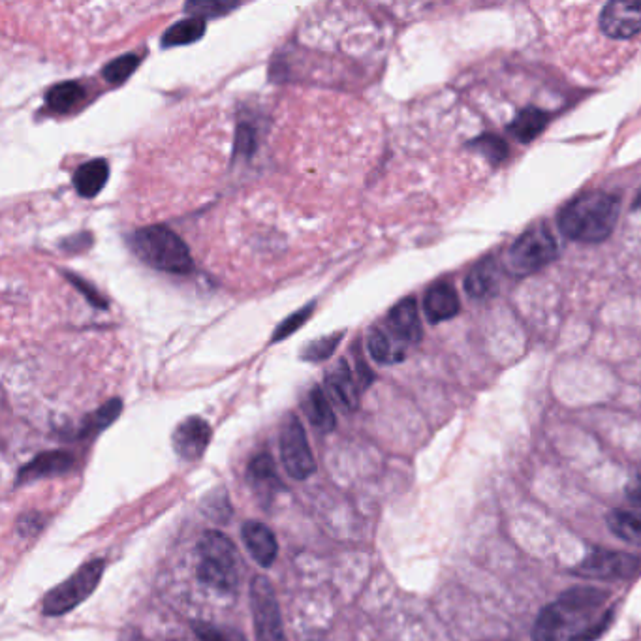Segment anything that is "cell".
<instances>
[{
    "mask_svg": "<svg viewBox=\"0 0 641 641\" xmlns=\"http://www.w3.org/2000/svg\"><path fill=\"white\" fill-rule=\"evenodd\" d=\"M326 386L331 399H335V403L344 410H356L360 405V388L354 380L348 361L339 360L329 369Z\"/></svg>",
    "mask_w": 641,
    "mask_h": 641,
    "instance_id": "cell-16",
    "label": "cell"
},
{
    "mask_svg": "<svg viewBox=\"0 0 641 641\" xmlns=\"http://www.w3.org/2000/svg\"><path fill=\"white\" fill-rule=\"evenodd\" d=\"M305 412L309 422L313 423L318 431L329 433L335 429V414L328 395L322 388L314 386L313 390L309 391V397L305 401Z\"/></svg>",
    "mask_w": 641,
    "mask_h": 641,
    "instance_id": "cell-21",
    "label": "cell"
},
{
    "mask_svg": "<svg viewBox=\"0 0 641 641\" xmlns=\"http://www.w3.org/2000/svg\"><path fill=\"white\" fill-rule=\"evenodd\" d=\"M205 19L202 17H187L179 23L172 25L162 36V46L175 47L187 46L200 40L205 34Z\"/></svg>",
    "mask_w": 641,
    "mask_h": 641,
    "instance_id": "cell-25",
    "label": "cell"
},
{
    "mask_svg": "<svg viewBox=\"0 0 641 641\" xmlns=\"http://www.w3.org/2000/svg\"><path fill=\"white\" fill-rule=\"evenodd\" d=\"M621 211L617 196L593 190L574 198L559 215V226L568 239L602 243L610 237Z\"/></svg>",
    "mask_w": 641,
    "mask_h": 641,
    "instance_id": "cell-2",
    "label": "cell"
},
{
    "mask_svg": "<svg viewBox=\"0 0 641 641\" xmlns=\"http://www.w3.org/2000/svg\"><path fill=\"white\" fill-rule=\"evenodd\" d=\"M254 130L249 125L239 126V134H237V153L241 155H252L254 147H256V140H254Z\"/></svg>",
    "mask_w": 641,
    "mask_h": 641,
    "instance_id": "cell-34",
    "label": "cell"
},
{
    "mask_svg": "<svg viewBox=\"0 0 641 641\" xmlns=\"http://www.w3.org/2000/svg\"><path fill=\"white\" fill-rule=\"evenodd\" d=\"M237 8V4H228V2H219V0H213V2H190L187 4V12L192 14V17H219L232 12Z\"/></svg>",
    "mask_w": 641,
    "mask_h": 641,
    "instance_id": "cell-31",
    "label": "cell"
},
{
    "mask_svg": "<svg viewBox=\"0 0 641 641\" xmlns=\"http://www.w3.org/2000/svg\"><path fill=\"white\" fill-rule=\"evenodd\" d=\"M640 570V559L630 553L595 549L579 563L574 574H578L581 578L600 579V581H626V579L636 578Z\"/></svg>",
    "mask_w": 641,
    "mask_h": 641,
    "instance_id": "cell-9",
    "label": "cell"
},
{
    "mask_svg": "<svg viewBox=\"0 0 641 641\" xmlns=\"http://www.w3.org/2000/svg\"><path fill=\"white\" fill-rule=\"evenodd\" d=\"M474 147H478L491 162H501L506 157V143L497 136H484L474 143Z\"/></svg>",
    "mask_w": 641,
    "mask_h": 641,
    "instance_id": "cell-32",
    "label": "cell"
},
{
    "mask_svg": "<svg viewBox=\"0 0 641 641\" xmlns=\"http://www.w3.org/2000/svg\"><path fill=\"white\" fill-rule=\"evenodd\" d=\"M499 284V267L493 258H487L474 267L465 281V290L470 298L484 299L495 294Z\"/></svg>",
    "mask_w": 641,
    "mask_h": 641,
    "instance_id": "cell-20",
    "label": "cell"
},
{
    "mask_svg": "<svg viewBox=\"0 0 641 641\" xmlns=\"http://www.w3.org/2000/svg\"><path fill=\"white\" fill-rule=\"evenodd\" d=\"M76 459L64 450H49L36 455L27 465H23L16 476V485H27L44 478H53L70 472Z\"/></svg>",
    "mask_w": 641,
    "mask_h": 641,
    "instance_id": "cell-13",
    "label": "cell"
},
{
    "mask_svg": "<svg viewBox=\"0 0 641 641\" xmlns=\"http://www.w3.org/2000/svg\"><path fill=\"white\" fill-rule=\"evenodd\" d=\"M85 100V87L78 81H64L49 89L46 96L47 106L57 113L76 110Z\"/></svg>",
    "mask_w": 641,
    "mask_h": 641,
    "instance_id": "cell-23",
    "label": "cell"
},
{
    "mask_svg": "<svg viewBox=\"0 0 641 641\" xmlns=\"http://www.w3.org/2000/svg\"><path fill=\"white\" fill-rule=\"evenodd\" d=\"M367 348H369L371 358L376 363H382V365L399 363V361L405 360V356H407L405 350H401L397 344L393 343V339L384 328H373L369 331Z\"/></svg>",
    "mask_w": 641,
    "mask_h": 641,
    "instance_id": "cell-22",
    "label": "cell"
},
{
    "mask_svg": "<svg viewBox=\"0 0 641 641\" xmlns=\"http://www.w3.org/2000/svg\"><path fill=\"white\" fill-rule=\"evenodd\" d=\"M128 245L143 264L157 271L181 275L192 269V258L185 241L166 226L136 230L128 237Z\"/></svg>",
    "mask_w": 641,
    "mask_h": 641,
    "instance_id": "cell-3",
    "label": "cell"
},
{
    "mask_svg": "<svg viewBox=\"0 0 641 641\" xmlns=\"http://www.w3.org/2000/svg\"><path fill=\"white\" fill-rule=\"evenodd\" d=\"M313 309L314 305L311 303V305H307V307H303L301 311H298V313L292 314V316H288L284 322H282L281 326L279 328L275 329V335H273V343H279V341H282V339H286V337H290V335H294L296 331H298L309 318H311V314H313Z\"/></svg>",
    "mask_w": 641,
    "mask_h": 641,
    "instance_id": "cell-30",
    "label": "cell"
},
{
    "mask_svg": "<svg viewBox=\"0 0 641 641\" xmlns=\"http://www.w3.org/2000/svg\"><path fill=\"white\" fill-rule=\"evenodd\" d=\"M192 630L200 641H247L241 632H237L235 628H230V626L196 621V623H192Z\"/></svg>",
    "mask_w": 641,
    "mask_h": 641,
    "instance_id": "cell-27",
    "label": "cell"
},
{
    "mask_svg": "<svg viewBox=\"0 0 641 641\" xmlns=\"http://www.w3.org/2000/svg\"><path fill=\"white\" fill-rule=\"evenodd\" d=\"M613 619L610 593L596 587H572L540 611L532 641H595Z\"/></svg>",
    "mask_w": 641,
    "mask_h": 641,
    "instance_id": "cell-1",
    "label": "cell"
},
{
    "mask_svg": "<svg viewBox=\"0 0 641 641\" xmlns=\"http://www.w3.org/2000/svg\"><path fill=\"white\" fill-rule=\"evenodd\" d=\"M384 329L388 331L393 343L405 352H407L408 346L420 343L422 322H420L416 299L407 298L403 299L401 303H397L388 314Z\"/></svg>",
    "mask_w": 641,
    "mask_h": 641,
    "instance_id": "cell-10",
    "label": "cell"
},
{
    "mask_svg": "<svg viewBox=\"0 0 641 641\" xmlns=\"http://www.w3.org/2000/svg\"><path fill=\"white\" fill-rule=\"evenodd\" d=\"M608 527L617 538L641 546V506L613 510L608 516Z\"/></svg>",
    "mask_w": 641,
    "mask_h": 641,
    "instance_id": "cell-19",
    "label": "cell"
},
{
    "mask_svg": "<svg viewBox=\"0 0 641 641\" xmlns=\"http://www.w3.org/2000/svg\"><path fill=\"white\" fill-rule=\"evenodd\" d=\"M110 177V164L104 158H94L81 164L78 172L74 173V187L79 196L94 198L98 192L106 187Z\"/></svg>",
    "mask_w": 641,
    "mask_h": 641,
    "instance_id": "cell-18",
    "label": "cell"
},
{
    "mask_svg": "<svg viewBox=\"0 0 641 641\" xmlns=\"http://www.w3.org/2000/svg\"><path fill=\"white\" fill-rule=\"evenodd\" d=\"M209 442L211 425L198 416H190L185 422L179 423L172 435L173 450L183 461L202 459Z\"/></svg>",
    "mask_w": 641,
    "mask_h": 641,
    "instance_id": "cell-12",
    "label": "cell"
},
{
    "mask_svg": "<svg viewBox=\"0 0 641 641\" xmlns=\"http://www.w3.org/2000/svg\"><path fill=\"white\" fill-rule=\"evenodd\" d=\"M626 497L628 501L636 502L641 506V472H638L626 485Z\"/></svg>",
    "mask_w": 641,
    "mask_h": 641,
    "instance_id": "cell-36",
    "label": "cell"
},
{
    "mask_svg": "<svg viewBox=\"0 0 641 641\" xmlns=\"http://www.w3.org/2000/svg\"><path fill=\"white\" fill-rule=\"evenodd\" d=\"M44 527V516L42 514H36V512H29V514H23V516L17 519V532L19 536H31V534H36Z\"/></svg>",
    "mask_w": 641,
    "mask_h": 641,
    "instance_id": "cell-33",
    "label": "cell"
},
{
    "mask_svg": "<svg viewBox=\"0 0 641 641\" xmlns=\"http://www.w3.org/2000/svg\"><path fill=\"white\" fill-rule=\"evenodd\" d=\"M247 482L251 484L254 493L262 501H273L275 495L284 489L277 469H275V461L266 452L252 457V461L247 467Z\"/></svg>",
    "mask_w": 641,
    "mask_h": 641,
    "instance_id": "cell-15",
    "label": "cell"
},
{
    "mask_svg": "<svg viewBox=\"0 0 641 641\" xmlns=\"http://www.w3.org/2000/svg\"><path fill=\"white\" fill-rule=\"evenodd\" d=\"M600 27L615 40L636 36L641 31V0L610 2L600 16Z\"/></svg>",
    "mask_w": 641,
    "mask_h": 641,
    "instance_id": "cell-11",
    "label": "cell"
},
{
    "mask_svg": "<svg viewBox=\"0 0 641 641\" xmlns=\"http://www.w3.org/2000/svg\"><path fill=\"white\" fill-rule=\"evenodd\" d=\"M249 600L256 641H286L281 606L271 581L264 576L252 579Z\"/></svg>",
    "mask_w": 641,
    "mask_h": 641,
    "instance_id": "cell-7",
    "label": "cell"
},
{
    "mask_svg": "<svg viewBox=\"0 0 641 641\" xmlns=\"http://www.w3.org/2000/svg\"><path fill=\"white\" fill-rule=\"evenodd\" d=\"M634 211H641V190L638 198H636V202H634Z\"/></svg>",
    "mask_w": 641,
    "mask_h": 641,
    "instance_id": "cell-37",
    "label": "cell"
},
{
    "mask_svg": "<svg viewBox=\"0 0 641 641\" xmlns=\"http://www.w3.org/2000/svg\"><path fill=\"white\" fill-rule=\"evenodd\" d=\"M548 123V113L536 108H527L517 113L514 123L510 125V132L516 136L517 140L529 143L548 126Z\"/></svg>",
    "mask_w": 641,
    "mask_h": 641,
    "instance_id": "cell-26",
    "label": "cell"
},
{
    "mask_svg": "<svg viewBox=\"0 0 641 641\" xmlns=\"http://www.w3.org/2000/svg\"><path fill=\"white\" fill-rule=\"evenodd\" d=\"M281 459L284 469L294 480H309L316 472L311 444L296 414H288L281 427Z\"/></svg>",
    "mask_w": 641,
    "mask_h": 641,
    "instance_id": "cell-8",
    "label": "cell"
},
{
    "mask_svg": "<svg viewBox=\"0 0 641 641\" xmlns=\"http://www.w3.org/2000/svg\"><path fill=\"white\" fill-rule=\"evenodd\" d=\"M140 57L134 53H126L123 57L113 59L108 66H104L102 76L110 83H123L132 76V72L138 68Z\"/></svg>",
    "mask_w": 641,
    "mask_h": 641,
    "instance_id": "cell-28",
    "label": "cell"
},
{
    "mask_svg": "<svg viewBox=\"0 0 641 641\" xmlns=\"http://www.w3.org/2000/svg\"><path fill=\"white\" fill-rule=\"evenodd\" d=\"M123 412V403L119 399H111L104 407L94 410L93 414H89L76 431V438H93L102 433L106 427H110L111 423L119 418V414Z\"/></svg>",
    "mask_w": 641,
    "mask_h": 641,
    "instance_id": "cell-24",
    "label": "cell"
},
{
    "mask_svg": "<svg viewBox=\"0 0 641 641\" xmlns=\"http://www.w3.org/2000/svg\"><path fill=\"white\" fill-rule=\"evenodd\" d=\"M459 309H461V305H459V298H457V292L452 284L442 282V284H435L433 288L427 290L425 301H423V311L431 324H438V322L454 318L455 314L459 313Z\"/></svg>",
    "mask_w": 641,
    "mask_h": 641,
    "instance_id": "cell-17",
    "label": "cell"
},
{
    "mask_svg": "<svg viewBox=\"0 0 641 641\" xmlns=\"http://www.w3.org/2000/svg\"><path fill=\"white\" fill-rule=\"evenodd\" d=\"M68 277H70V281L74 282V284L78 286L79 290L87 296V299H89L93 305L100 307V309H104V307H106L104 299L100 298V296H98V292H94L93 288H91L87 282L81 281L78 277H72V275H68Z\"/></svg>",
    "mask_w": 641,
    "mask_h": 641,
    "instance_id": "cell-35",
    "label": "cell"
},
{
    "mask_svg": "<svg viewBox=\"0 0 641 641\" xmlns=\"http://www.w3.org/2000/svg\"><path fill=\"white\" fill-rule=\"evenodd\" d=\"M104 570V559H93L79 566L78 572H74L64 583L47 593L42 604V613L46 617H61L76 610L98 589Z\"/></svg>",
    "mask_w": 641,
    "mask_h": 641,
    "instance_id": "cell-5",
    "label": "cell"
},
{
    "mask_svg": "<svg viewBox=\"0 0 641 641\" xmlns=\"http://www.w3.org/2000/svg\"><path fill=\"white\" fill-rule=\"evenodd\" d=\"M341 339H343V331H339V333H335V335L322 337V339H318V341H313V343H309V346L303 350L301 358L305 361H313V363L328 360V358H331V354L335 352V348L341 343Z\"/></svg>",
    "mask_w": 641,
    "mask_h": 641,
    "instance_id": "cell-29",
    "label": "cell"
},
{
    "mask_svg": "<svg viewBox=\"0 0 641 641\" xmlns=\"http://www.w3.org/2000/svg\"><path fill=\"white\" fill-rule=\"evenodd\" d=\"M557 241L546 226H532L519 235L508 252V269L514 275H531L557 258Z\"/></svg>",
    "mask_w": 641,
    "mask_h": 641,
    "instance_id": "cell-6",
    "label": "cell"
},
{
    "mask_svg": "<svg viewBox=\"0 0 641 641\" xmlns=\"http://www.w3.org/2000/svg\"><path fill=\"white\" fill-rule=\"evenodd\" d=\"M198 579L219 593H235L239 585L237 551L234 542L219 531L204 532L198 542Z\"/></svg>",
    "mask_w": 641,
    "mask_h": 641,
    "instance_id": "cell-4",
    "label": "cell"
},
{
    "mask_svg": "<svg viewBox=\"0 0 641 641\" xmlns=\"http://www.w3.org/2000/svg\"><path fill=\"white\" fill-rule=\"evenodd\" d=\"M243 544L252 559L262 568H271L279 557V542L275 532L260 521H245L241 527Z\"/></svg>",
    "mask_w": 641,
    "mask_h": 641,
    "instance_id": "cell-14",
    "label": "cell"
}]
</instances>
